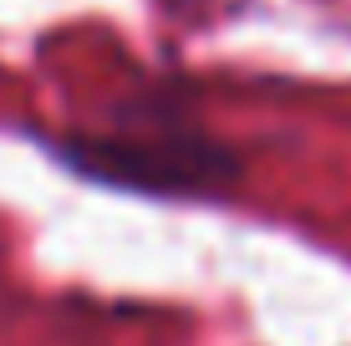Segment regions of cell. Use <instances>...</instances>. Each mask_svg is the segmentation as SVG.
<instances>
[{"label": "cell", "instance_id": "cell-1", "mask_svg": "<svg viewBox=\"0 0 351 346\" xmlns=\"http://www.w3.org/2000/svg\"><path fill=\"white\" fill-rule=\"evenodd\" d=\"M66 153L82 173L153 194H209L239 173L234 153L209 138H82Z\"/></svg>", "mask_w": 351, "mask_h": 346}]
</instances>
